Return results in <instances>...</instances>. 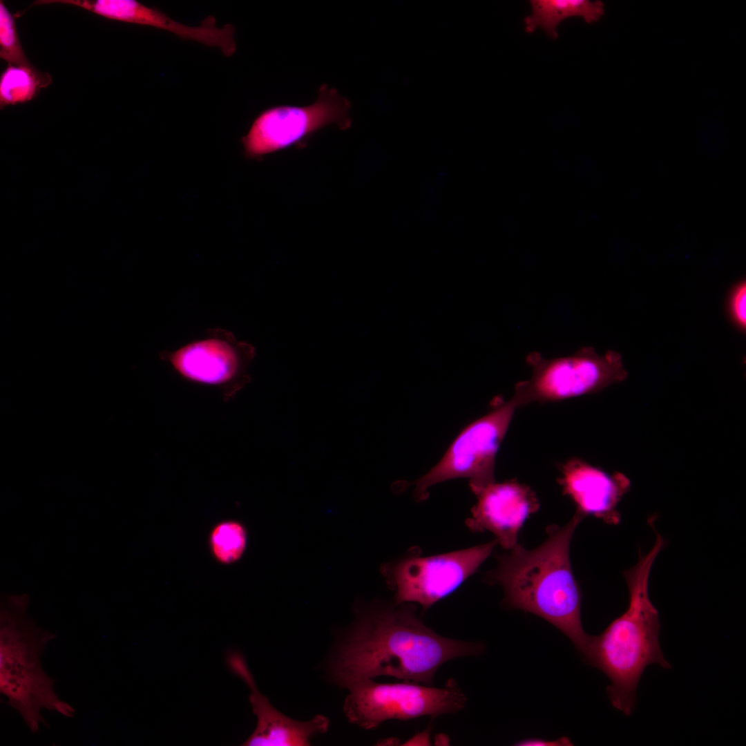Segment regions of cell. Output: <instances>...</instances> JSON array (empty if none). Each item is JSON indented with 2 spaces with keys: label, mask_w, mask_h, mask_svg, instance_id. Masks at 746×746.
I'll return each instance as SVG.
<instances>
[{
  "label": "cell",
  "mask_w": 746,
  "mask_h": 746,
  "mask_svg": "<svg viewBox=\"0 0 746 746\" xmlns=\"http://www.w3.org/2000/svg\"><path fill=\"white\" fill-rule=\"evenodd\" d=\"M417 604L374 602L356 609L355 621L336 647L332 678L346 688L379 676L433 685L439 669L458 658L483 654L486 646L443 636L428 627Z\"/></svg>",
  "instance_id": "6da1fadb"
},
{
  "label": "cell",
  "mask_w": 746,
  "mask_h": 746,
  "mask_svg": "<svg viewBox=\"0 0 746 746\" xmlns=\"http://www.w3.org/2000/svg\"><path fill=\"white\" fill-rule=\"evenodd\" d=\"M584 517L576 512L564 526L548 527V537L528 550L517 544L496 555L497 566L485 581L504 590L502 604L533 613L563 633L584 658L592 635L581 620L582 594L575 579L569 550L574 531Z\"/></svg>",
  "instance_id": "7a4b0ae2"
},
{
  "label": "cell",
  "mask_w": 746,
  "mask_h": 746,
  "mask_svg": "<svg viewBox=\"0 0 746 746\" xmlns=\"http://www.w3.org/2000/svg\"><path fill=\"white\" fill-rule=\"evenodd\" d=\"M664 544L663 537L656 533L651 550L640 554L638 562L624 572L628 607L600 635H592L584 658L588 664L608 677L606 693L611 705L626 716L635 708L638 685L645 669L652 664L671 668L660 646L658 611L648 590L651 568Z\"/></svg>",
  "instance_id": "3957f363"
},
{
  "label": "cell",
  "mask_w": 746,
  "mask_h": 746,
  "mask_svg": "<svg viewBox=\"0 0 746 746\" xmlns=\"http://www.w3.org/2000/svg\"><path fill=\"white\" fill-rule=\"evenodd\" d=\"M26 593L4 595L0 609V691L32 734L48 727L42 711L70 718L75 708L55 689V679L43 669L41 658L54 633L28 615Z\"/></svg>",
  "instance_id": "277c9868"
},
{
  "label": "cell",
  "mask_w": 746,
  "mask_h": 746,
  "mask_svg": "<svg viewBox=\"0 0 746 746\" xmlns=\"http://www.w3.org/2000/svg\"><path fill=\"white\" fill-rule=\"evenodd\" d=\"M346 689L349 694L343 704L345 716L350 723L367 730L389 720L455 714L467 703L465 693L453 678L441 687L407 681L380 683L363 679Z\"/></svg>",
  "instance_id": "5b68a950"
},
{
  "label": "cell",
  "mask_w": 746,
  "mask_h": 746,
  "mask_svg": "<svg viewBox=\"0 0 746 746\" xmlns=\"http://www.w3.org/2000/svg\"><path fill=\"white\" fill-rule=\"evenodd\" d=\"M526 363L531 376L515 385L512 396L518 408L597 393L628 376L620 353L609 350L602 355L592 347L552 358L532 352Z\"/></svg>",
  "instance_id": "8992f818"
},
{
  "label": "cell",
  "mask_w": 746,
  "mask_h": 746,
  "mask_svg": "<svg viewBox=\"0 0 746 746\" xmlns=\"http://www.w3.org/2000/svg\"><path fill=\"white\" fill-rule=\"evenodd\" d=\"M350 101L335 88L322 84L316 99L305 106L277 105L261 111L241 138L246 158L265 156L295 146L303 148L323 128L335 125L347 130L352 125Z\"/></svg>",
  "instance_id": "52a82bcc"
},
{
  "label": "cell",
  "mask_w": 746,
  "mask_h": 746,
  "mask_svg": "<svg viewBox=\"0 0 746 746\" xmlns=\"http://www.w3.org/2000/svg\"><path fill=\"white\" fill-rule=\"evenodd\" d=\"M497 544L495 539L471 548L430 556H422L419 548H410L383 568L394 592L393 602L419 604L425 613L473 575Z\"/></svg>",
  "instance_id": "ba28073f"
},
{
  "label": "cell",
  "mask_w": 746,
  "mask_h": 746,
  "mask_svg": "<svg viewBox=\"0 0 746 746\" xmlns=\"http://www.w3.org/2000/svg\"><path fill=\"white\" fill-rule=\"evenodd\" d=\"M517 408L511 397L466 425L440 461L415 481L416 499L424 500L429 488L452 479H468L472 492L495 481L496 455Z\"/></svg>",
  "instance_id": "9c48e42d"
},
{
  "label": "cell",
  "mask_w": 746,
  "mask_h": 746,
  "mask_svg": "<svg viewBox=\"0 0 746 746\" xmlns=\"http://www.w3.org/2000/svg\"><path fill=\"white\" fill-rule=\"evenodd\" d=\"M255 355L251 344L237 340L229 331L212 328L173 351L161 352L159 357L182 379L214 387L229 401L251 381L248 370Z\"/></svg>",
  "instance_id": "30bf717a"
},
{
  "label": "cell",
  "mask_w": 746,
  "mask_h": 746,
  "mask_svg": "<svg viewBox=\"0 0 746 746\" xmlns=\"http://www.w3.org/2000/svg\"><path fill=\"white\" fill-rule=\"evenodd\" d=\"M472 492L477 503L465 521L467 528L473 533L489 531L503 548L512 549L524 522L539 508L536 493L515 480L494 481Z\"/></svg>",
  "instance_id": "8fae6325"
},
{
  "label": "cell",
  "mask_w": 746,
  "mask_h": 746,
  "mask_svg": "<svg viewBox=\"0 0 746 746\" xmlns=\"http://www.w3.org/2000/svg\"><path fill=\"white\" fill-rule=\"evenodd\" d=\"M558 479L576 512L592 515L610 524L620 520L617 506L630 488L629 479L620 472L610 475L582 459L573 458L560 465Z\"/></svg>",
  "instance_id": "7c38bea8"
},
{
  "label": "cell",
  "mask_w": 746,
  "mask_h": 746,
  "mask_svg": "<svg viewBox=\"0 0 746 746\" xmlns=\"http://www.w3.org/2000/svg\"><path fill=\"white\" fill-rule=\"evenodd\" d=\"M232 670L245 682L251 690L249 702L257 717L256 729L244 743L249 746L309 745L315 736L326 732L329 720L323 715H316L306 721L294 720L274 708L255 683L245 659L237 653L228 659Z\"/></svg>",
  "instance_id": "4fadbf2b"
},
{
  "label": "cell",
  "mask_w": 746,
  "mask_h": 746,
  "mask_svg": "<svg viewBox=\"0 0 746 746\" xmlns=\"http://www.w3.org/2000/svg\"><path fill=\"white\" fill-rule=\"evenodd\" d=\"M530 5L531 12L524 19L525 31L532 33L541 28L553 39L558 37V25L565 19L582 17L590 23L604 14V5L599 1L532 0Z\"/></svg>",
  "instance_id": "5bb4252c"
},
{
  "label": "cell",
  "mask_w": 746,
  "mask_h": 746,
  "mask_svg": "<svg viewBox=\"0 0 746 746\" xmlns=\"http://www.w3.org/2000/svg\"><path fill=\"white\" fill-rule=\"evenodd\" d=\"M51 75L33 66L9 65L0 76V108L32 100L52 83Z\"/></svg>",
  "instance_id": "9a60e30c"
},
{
  "label": "cell",
  "mask_w": 746,
  "mask_h": 746,
  "mask_svg": "<svg viewBox=\"0 0 746 746\" xmlns=\"http://www.w3.org/2000/svg\"><path fill=\"white\" fill-rule=\"evenodd\" d=\"M214 558L221 564H231L239 560L247 544L245 528L235 521H224L214 526L209 537Z\"/></svg>",
  "instance_id": "2e32d148"
},
{
  "label": "cell",
  "mask_w": 746,
  "mask_h": 746,
  "mask_svg": "<svg viewBox=\"0 0 746 746\" xmlns=\"http://www.w3.org/2000/svg\"><path fill=\"white\" fill-rule=\"evenodd\" d=\"M0 57L9 65L32 66L18 35L15 17L0 1Z\"/></svg>",
  "instance_id": "e0dca14e"
},
{
  "label": "cell",
  "mask_w": 746,
  "mask_h": 746,
  "mask_svg": "<svg viewBox=\"0 0 746 746\" xmlns=\"http://www.w3.org/2000/svg\"><path fill=\"white\" fill-rule=\"evenodd\" d=\"M746 284L742 281L732 289L728 300V309L734 323L741 330L746 327Z\"/></svg>",
  "instance_id": "ac0fdd59"
},
{
  "label": "cell",
  "mask_w": 746,
  "mask_h": 746,
  "mask_svg": "<svg viewBox=\"0 0 746 746\" xmlns=\"http://www.w3.org/2000/svg\"><path fill=\"white\" fill-rule=\"evenodd\" d=\"M518 746H570L573 745L570 739L567 737H562L555 740H548L542 738H530L523 739L514 744Z\"/></svg>",
  "instance_id": "d6986e66"
},
{
  "label": "cell",
  "mask_w": 746,
  "mask_h": 746,
  "mask_svg": "<svg viewBox=\"0 0 746 746\" xmlns=\"http://www.w3.org/2000/svg\"><path fill=\"white\" fill-rule=\"evenodd\" d=\"M402 745H430L431 727H428L423 731L415 734L401 744Z\"/></svg>",
  "instance_id": "ffe728a7"
},
{
  "label": "cell",
  "mask_w": 746,
  "mask_h": 746,
  "mask_svg": "<svg viewBox=\"0 0 746 746\" xmlns=\"http://www.w3.org/2000/svg\"><path fill=\"white\" fill-rule=\"evenodd\" d=\"M434 745H449L450 738L448 734L441 733L435 735L434 738Z\"/></svg>",
  "instance_id": "44dd1931"
}]
</instances>
